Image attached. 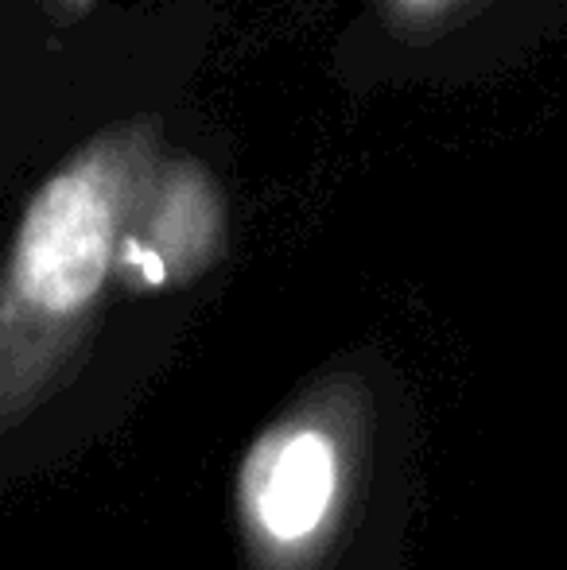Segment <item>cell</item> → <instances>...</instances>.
<instances>
[{"instance_id":"obj_1","label":"cell","mask_w":567,"mask_h":570,"mask_svg":"<svg viewBox=\"0 0 567 570\" xmlns=\"http://www.w3.org/2000/svg\"><path fill=\"white\" fill-rule=\"evenodd\" d=\"M114 195L94 175H62L31 203L16 240L0 420L12 431L47 392L62 357V331L90 311L114 264Z\"/></svg>"},{"instance_id":"obj_2","label":"cell","mask_w":567,"mask_h":570,"mask_svg":"<svg viewBox=\"0 0 567 570\" xmlns=\"http://www.w3.org/2000/svg\"><path fill=\"white\" fill-rule=\"evenodd\" d=\"M358 407L307 400L250 446L237 478L245 548L257 570H315L339 540L358 481Z\"/></svg>"},{"instance_id":"obj_3","label":"cell","mask_w":567,"mask_h":570,"mask_svg":"<svg viewBox=\"0 0 567 570\" xmlns=\"http://www.w3.org/2000/svg\"><path fill=\"white\" fill-rule=\"evenodd\" d=\"M409 4H439V0H409Z\"/></svg>"}]
</instances>
